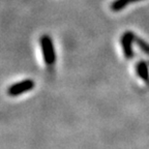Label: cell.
I'll list each match as a JSON object with an SVG mask.
<instances>
[{
  "instance_id": "cell-1",
  "label": "cell",
  "mask_w": 149,
  "mask_h": 149,
  "mask_svg": "<svg viewBox=\"0 0 149 149\" xmlns=\"http://www.w3.org/2000/svg\"><path fill=\"white\" fill-rule=\"evenodd\" d=\"M40 49L44 56V61L47 65H53L56 61V53L51 36L44 34L40 37Z\"/></svg>"
},
{
  "instance_id": "cell-2",
  "label": "cell",
  "mask_w": 149,
  "mask_h": 149,
  "mask_svg": "<svg viewBox=\"0 0 149 149\" xmlns=\"http://www.w3.org/2000/svg\"><path fill=\"white\" fill-rule=\"evenodd\" d=\"M35 87V82L31 79H25L18 83H15L7 88V94L9 96H18L23 93L30 91Z\"/></svg>"
},
{
  "instance_id": "cell-3",
  "label": "cell",
  "mask_w": 149,
  "mask_h": 149,
  "mask_svg": "<svg viewBox=\"0 0 149 149\" xmlns=\"http://www.w3.org/2000/svg\"><path fill=\"white\" fill-rule=\"evenodd\" d=\"M136 40V34L132 31H125L122 34L120 38V44L121 48H122V52L123 55L125 56L126 59H132L135 56V52H134L133 45Z\"/></svg>"
},
{
  "instance_id": "cell-4",
  "label": "cell",
  "mask_w": 149,
  "mask_h": 149,
  "mask_svg": "<svg viewBox=\"0 0 149 149\" xmlns=\"http://www.w3.org/2000/svg\"><path fill=\"white\" fill-rule=\"evenodd\" d=\"M136 70H137V74L139 76L140 79H142L145 82L149 81V68L145 61H139L136 66Z\"/></svg>"
},
{
  "instance_id": "cell-5",
  "label": "cell",
  "mask_w": 149,
  "mask_h": 149,
  "mask_svg": "<svg viewBox=\"0 0 149 149\" xmlns=\"http://www.w3.org/2000/svg\"><path fill=\"white\" fill-rule=\"evenodd\" d=\"M139 1H142V0H114L111 4V9L113 12H120L130 3L139 2Z\"/></svg>"
},
{
  "instance_id": "cell-6",
  "label": "cell",
  "mask_w": 149,
  "mask_h": 149,
  "mask_svg": "<svg viewBox=\"0 0 149 149\" xmlns=\"http://www.w3.org/2000/svg\"><path fill=\"white\" fill-rule=\"evenodd\" d=\"M136 45H137L138 47H139L140 49H141V51L144 52L145 54H147V55H149V44L147 42H145L143 38H141V37L137 36L136 35V40H135Z\"/></svg>"
}]
</instances>
